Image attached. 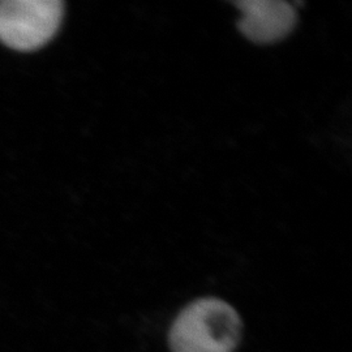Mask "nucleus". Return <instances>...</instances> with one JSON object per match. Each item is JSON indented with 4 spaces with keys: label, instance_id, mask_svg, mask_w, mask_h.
<instances>
[{
    "label": "nucleus",
    "instance_id": "nucleus-1",
    "mask_svg": "<svg viewBox=\"0 0 352 352\" xmlns=\"http://www.w3.org/2000/svg\"><path fill=\"white\" fill-rule=\"evenodd\" d=\"M238 312L218 298H202L180 311L168 333L173 352H234L241 340Z\"/></svg>",
    "mask_w": 352,
    "mask_h": 352
},
{
    "label": "nucleus",
    "instance_id": "nucleus-2",
    "mask_svg": "<svg viewBox=\"0 0 352 352\" xmlns=\"http://www.w3.org/2000/svg\"><path fill=\"white\" fill-rule=\"evenodd\" d=\"M63 13L60 0H3L0 41L13 50H37L56 34Z\"/></svg>",
    "mask_w": 352,
    "mask_h": 352
},
{
    "label": "nucleus",
    "instance_id": "nucleus-3",
    "mask_svg": "<svg viewBox=\"0 0 352 352\" xmlns=\"http://www.w3.org/2000/svg\"><path fill=\"white\" fill-rule=\"evenodd\" d=\"M240 32L254 43H274L287 37L296 24L295 8L283 0H241Z\"/></svg>",
    "mask_w": 352,
    "mask_h": 352
}]
</instances>
